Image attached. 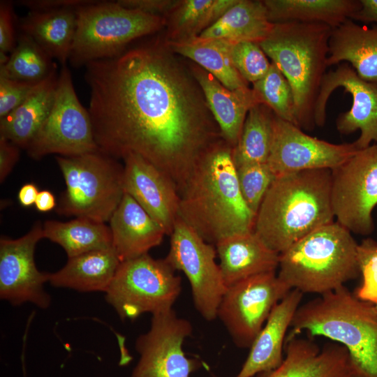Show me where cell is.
Returning a JSON list of instances; mask_svg holds the SVG:
<instances>
[{
  "instance_id": "obj_36",
  "label": "cell",
  "mask_w": 377,
  "mask_h": 377,
  "mask_svg": "<svg viewBox=\"0 0 377 377\" xmlns=\"http://www.w3.org/2000/svg\"><path fill=\"white\" fill-rule=\"evenodd\" d=\"M236 169L243 199L248 207L256 216L276 175L267 163L244 165Z\"/></svg>"
},
{
  "instance_id": "obj_20",
  "label": "cell",
  "mask_w": 377,
  "mask_h": 377,
  "mask_svg": "<svg viewBox=\"0 0 377 377\" xmlns=\"http://www.w3.org/2000/svg\"><path fill=\"white\" fill-rule=\"evenodd\" d=\"M303 295L300 290L292 289L275 305L236 377H253L281 364L286 334L301 305Z\"/></svg>"
},
{
  "instance_id": "obj_16",
  "label": "cell",
  "mask_w": 377,
  "mask_h": 377,
  "mask_svg": "<svg viewBox=\"0 0 377 377\" xmlns=\"http://www.w3.org/2000/svg\"><path fill=\"white\" fill-rule=\"evenodd\" d=\"M43 237V226L36 222L17 239H0V297L13 306L26 302L47 309L51 302L44 284L50 273L39 271L34 261L37 243Z\"/></svg>"
},
{
  "instance_id": "obj_29",
  "label": "cell",
  "mask_w": 377,
  "mask_h": 377,
  "mask_svg": "<svg viewBox=\"0 0 377 377\" xmlns=\"http://www.w3.org/2000/svg\"><path fill=\"white\" fill-rule=\"evenodd\" d=\"M272 23H322L332 29L352 18L360 0H263Z\"/></svg>"
},
{
  "instance_id": "obj_4",
  "label": "cell",
  "mask_w": 377,
  "mask_h": 377,
  "mask_svg": "<svg viewBox=\"0 0 377 377\" xmlns=\"http://www.w3.org/2000/svg\"><path fill=\"white\" fill-rule=\"evenodd\" d=\"M286 339L306 331L344 346L355 377H377V311L345 286L297 309Z\"/></svg>"
},
{
  "instance_id": "obj_13",
  "label": "cell",
  "mask_w": 377,
  "mask_h": 377,
  "mask_svg": "<svg viewBox=\"0 0 377 377\" xmlns=\"http://www.w3.org/2000/svg\"><path fill=\"white\" fill-rule=\"evenodd\" d=\"M290 290L276 272L247 278L226 288L217 318L236 346L250 348L273 308Z\"/></svg>"
},
{
  "instance_id": "obj_10",
  "label": "cell",
  "mask_w": 377,
  "mask_h": 377,
  "mask_svg": "<svg viewBox=\"0 0 377 377\" xmlns=\"http://www.w3.org/2000/svg\"><path fill=\"white\" fill-rule=\"evenodd\" d=\"M39 160L50 154L71 157L98 151L89 110L79 101L71 71L61 66L52 109L27 148Z\"/></svg>"
},
{
  "instance_id": "obj_32",
  "label": "cell",
  "mask_w": 377,
  "mask_h": 377,
  "mask_svg": "<svg viewBox=\"0 0 377 377\" xmlns=\"http://www.w3.org/2000/svg\"><path fill=\"white\" fill-rule=\"evenodd\" d=\"M237 0H179L166 17L170 41H184L198 37L218 21Z\"/></svg>"
},
{
  "instance_id": "obj_25",
  "label": "cell",
  "mask_w": 377,
  "mask_h": 377,
  "mask_svg": "<svg viewBox=\"0 0 377 377\" xmlns=\"http://www.w3.org/2000/svg\"><path fill=\"white\" fill-rule=\"evenodd\" d=\"M77 10L29 11L20 20V32L30 36L52 59L67 64L76 29Z\"/></svg>"
},
{
  "instance_id": "obj_43",
  "label": "cell",
  "mask_w": 377,
  "mask_h": 377,
  "mask_svg": "<svg viewBox=\"0 0 377 377\" xmlns=\"http://www.w3.org/2000/svg\"><path fill=\"white\" fill-rule=\"evenodd\" d=\"M20 148L0 136V182H3L20 158Z\"/></svg>"
},
{
  "instance_id": "obj_19",
  "label": "cell",
  "mask_w": 377,
  "mask_h": 377,
  "mask_svg": "<svg viewBox=\"0 0 377 377\" xmlns=\"http://www.w3.org/2000/svg\"><path fill=\"white\" fill-rule=\"evenodd\" d=\"M285 355L276 369L258 377H355L346 348L329 343L320 348L311 339H286Z\"/></svg>"
},
{
  "instance_id": "obj_27",
  "label": "cell",
  "mask_w": 377,
  "mask_h": 377,
  "mask_svg": "<svg viewBox=\"0 0 377 377\" xmlns=\"http://www.w3.org/2000/svg\"><path fill=\"white\" fill-rule=\"evenodd\" d=\"M274 24L270 22L263 1L237 0L218 21L205 30L201 39L260 43L269 37Z\"/></svg>"
},
{
  "instance_id": "obj_2",
  "label": "cell",
  "mask_w": 377,
  "mask_h": 377,
  "mask_svg": "<svg viewBox=\"0 0 377 377\" xmlns=\"http://www.w3.org/2000/svg\"><path fill=\"white\" fill-rule=\"evenodd\" d=\"M179 218L215 246L253 231L256 215L242 195L232 147L223 139L198 161L179 191Z\"/></svg>"
},
{
  "instance_id": "obj_14",
  "label": "cell",
  "mask_w": 377,
  "mask_h": 377,
  "mask_svg": "<svg viewBox=\"0 0 377 377\" xmlns=\"http://www.w3.org/2000/svg\"><path fill=\"white\" fill-rule=\"evenodd\" d=\"M192 332L191 323L172 309L153 314L149 330L135 341L140 357L130 377H190L202 365L183 350Z\"/></svg>"
},
{
  "instance_id": "obj_37",
  "label": "cell",
  "mask_w": 377,
  "mask_h": 377,
  "mask_svg": "<svg viewBox=\"0 0 377 377\" xmlns=\"http://www.w3.org/2000/svg\"><path fill=\"white\" fill-rule=\"evenodd\" d=\"M228 49L234 66L248 83L261 79L270 67L271 63L258 43L228 41Z\"/></svg>"
},
{
  "instance_id": "obj_5",
  "label": "cell",
  "mask_w": 377,
  "mask_h": 377,
  "mask_svg": "<svg viewBox=\"0 0 377 377\" xmlns=\"http://www.w3.org/2000/svg\"><path fill=\"white\" fill-rule=\"evenodd\" d=\"M332 30L322 23H275L269 37L259 43L289 82L297 126L305 131L316 126V105L328 67Z\"/></svg>"
},
{
  "instance_id": "obj_12",
  "label": "cell",
  "mask_w": 377,
  "mask_h": 377,
  "mask_svg": "<svg viewBox=\"0 0 377 377\" xmlns=\"http://www.w3.org/2000/svg\"><path fill=\"white\" fill-rule=\"evenodd\" d=\"M215 246L205 241L179 218L170 234L165 260L182 271L189 281L195 308L207 321L217 318L218 309L226 290Z\"/></svg>"
},
{
  "instance_id": "obj_6",
  "label": "cell",
  "mask_w": 377,
  "mask_h": 377,
  "mask_svg": "<svg viewBox=\"0 0 377 377\" xmlns=\"http://www.w3.org/2000/svg\"><path fill=\"white\" fill-rule=\"evenodd\" d=\"M357 246L351 232L333 221L281 253L277 276L303 294L332 292L360 274Z\"/></svg>"
},
{
  "instance_id": "obj_11",
  "label": "cell",
  "mask_w": 377,
  "mask_h": 377,
  "mask_svg": "<svg viewBox=\"0 0 377 377\" xmlns=\"http://www.w3.org/2000/svg\"><path fill=\"white\" fill-rule=\"evenodd\" d=\"M331 172L337 222L350 232L371 234L374 230L372 212L377 205V143L359 149Z\"/></svg>"
},
{
  "instance_id": "obj_28",
  "label": "cell",
  "mask_w": 377,
  "mask_h": 377,
  "mask_svg": "<svg viewBox=\"0 0 377 377\" xmlns=\"http://www.w3.org/2000/svg\"><path fill=\"white\" fill-rule=\"evenodd\" d=\"M57 71L23 103L0 119V136L20 149L29 145L45 121L52 109L57 87Z\"/></svg>"
},
{
  "instance_id": "obj_15",
  "label": "cell",
  "mask_w": 377,
  "mask_h": 377,
  "mask_svg": "<svg viewBox=\"0 0 377 377\" xmlns=\"http://www.w3.org/2000/svg\"><path fill=\"white\" fill-rule=\"evenodd\" d=\"M339 87L351 95L353 102L350 110L337 118L339 133L348 135L360 130V135L355 141L359 149L369 147L372 142L377 143V80L362 79L348 63L338 64L323 77L316 105V126L325 125L327 101Z\"/></svg>"
},
{
  "instance_id": "obj_35",
  "label": "cell",
  "mask_w": 377,
  "mask_h": 377,
  "mask_svg": "<svg viewBox=\"0 0 377 377\" xmlns=\"http://www.w3.org/2000/svg\"><path fill=\"white\" fill-rule=\"evenodd\" d=\"M252 89L260 104L267 106L276 117L297 126L291 86L274 64L271 63L267 73L253 83Z\"/></svg>"
},
{
  "instance_id": "obj_41",
  "label": "cell",
  "mask_w": 377,
  "mask_h": 377,
  "mask_svg": "<svg viewBox=\"0 0 377 377\" xmlns=\"http://www.w3.org/2000/svg\"><path fill=\"white\" fill-rule=\"evenodd\" d=\"M124 7L166 19L179 0H118Z\"/></svg>"
},
{
  "instance_id": "obj_47",
  "label": "cell",
  "mask_w": 377,
  "mask_h": 377,
  "mask_svg": "<svg viewBox=\"0 0 377 377\" xmlns=\"http://www.w3.org/2000/svg\"><path fill=\"white\" fill-rule=\"evenodd\" d=\"M374 306H375V308H376V309L377 311V304H374Z\"/></svg>"
},
{
  "instance_id": "obj_44",
  "label": "cell",
  "mask_w": 377,
  "mask_h": 377,
  "mask_svg": "<svg viewBox=\"0 0 377 377\" xmlns=\"http://www.w3.org/2000/svg\"><path fill=\"white\" fill-rule=\"evenodd\" d=\"M360 8L353 15L351 20L365 24H377V0H360Z\"/></svg>"
},
{
  "instance_id": "obj_8",
  "label": "cell",
  "mask_w": 377,
  "mask_h": 377,
  "mask_svg": "<svg viewBox=\"0 0 377 377\" xmlns=\"http://www.w3.org/2000/svg\"><path fill=\"white\" fill-rule=\"evenodd\" d=\"M55 158L66 186L57 212L101 223L110 221L124 194V166L99 150Z\"/></svg>"
},
{
  "instance_id": "obj_22",
  "label": "cell",
  "mask_w": 377,
  "mask_h": 377,
  "mask_svg": "<svg viewBox=\"0 0 377 377\" xmlns=\"http://www.w3.org/2000/svg\"><path fill=\"white\" fill-rule=\"evenodd\" d=\"M109 221L112 247L121 262L148 253L161 244L166 235L163 228L126 193Z\"/></svg>"
},
{
  "instance_id": "obj_33",
  "label": "cell",
  "mask_w": 377,
  "mask_h": 377,
  "mask_svg": "<svg viewBox=\"0 0 377 377\" xmlns=\"http://www.w3.org/2000/svg\"><path fill=\"white\" fill-rule=\"evenodd\" d=\"M275 114L263 104L248 112L237 145L232 148L235 167L267 163L272 145Z\"/></svg>"
},
{
  "instance_id": "obj_24",
  "label": "cell",
  "mask_w": 377,
  "mask_h": 377,
  "mask_svg": "<svg viewBox=\"0 0 377 377\" xmlns=\"http://www.w3.org/2000/svg\"><path fill=\"white\" fill-rule=\"evenodd\" d=\"M343 61L362 79L377 80V24L369 27L348 19L332 29L327 64L329 67Z\"/></svg>"
},
{
  "instance_id": "obj_40",
  "label": "cell",
  "mask_w": 377,
  "mask_h": 377,
  "mask_svg": "<svg viewBox=\"0 0 377 377\" xmlns=\"http://www.w3.org/2000/svg\"><path fill=\"white\" fill-rule=\"evenodd\" d=\"M13 4L10 1H0V54L8 56L17 43Z\"/></svg>"
},
{
  "instance_id": "obj_7",
  "label": "cell",
  "mask_w": 377,
  "mask_h": 377,
  "mask_svg": "<svg viewBox=\"0 0 377 377\" xmlns=\"http://www.w3.org/2000/svg\"><path fill=\"white\" fill-rule=\"evenodd\" d=\"M166 26V19L120 5L94 0L77 10L76 29L68 62L73 67L112 58L134 40Z\"/></svg>"
},
{
  "instance_id": "obj_30",
  "label": "cell",
  "mask_w": 377,
  "mask_h": 377,
  "mask_svg": "<svg viewBox=\"0 0 377 377\" xmlns=\"http://www.w3.org/2000/svg\"><path fill=\"white\" fill-rule=\"evenodd\" d=\"M164 40L173 53L192 60L229 89L249 87L248 82L240 75L231 61L228 40L201 39L198 37L184 41H170L165 38Z\"/></svg>"
},
{
  "instance_id": "obj_3",
  "label": "cell",
  "mask_w": 377,
  "mask_h": 377,
  "mask_svg": "<svg viewBox=\"0 0 377 377\" xmlns=\"http://www.w3.org/2000/svg\"><path fill=\"white\" fill-rule=\"evenodd\" d=\"M332 172L308 170L277 175L256 214L253 232L281 253L334 221Z\"/></svg>"
},
{
  "instance_id": "obj_23",
  "label": "cell",
  "mask_w": 377,
  "mask_h": 377,
  "mask_svg": "<svg viewBox=\"0 0 377 377\" xmlns=\"http://www.w3.org/2000/svg\"><path fill=\"white\" fill-rule=\"evenodd\" d=\"M215 248L226 288L258 274L276 272L279 267V253L253 231L228 237Z\"/></svg>"
},
{
  "instance_id": "obj_9",
  "label": "cell",
  "mask_w": 377,
  "mask_h": 377,
  "mask_svg": "<svg viewBox=\"0 0 377 377\" xmlns=\"http://www.w3.org/2000/svg\"><path fill=\"white\" fill-rule=\"evenodd\" d=\"M165 259L149 253L120 263L105 300L122 320L170 310L181 290V278Z\"/></svg>"
},
{
  "instance_id": "obj_46",
  "label": "cell",
  "mask_w": 377,
  "mask_h": 377,
  "mask_svg": "<svg viewBox=\"0 0 377 377\" xmlns=\"http://www.w3.org/2000/svg\"><path fill=\"white\" fill-rule=\"evenodd\" d=\"M56 199L54 194L47 190L38 192L35 206L38 211L47 212L57 207Z\"/></svg>"
},
{
  "instance_id": "obj_34",
  "label": "cell",
  "mask_w": 377,
  "mask_h": 377,
  "mask_svg": "<svg viewBox=\"0 0 377 377\" xmlns=\"http://www.w3.org/2000/svg\"><path fill=\"white\" fill-rule=\"evenodd\" d=\"M57 71L52 59L29 36L20 32L8 61L0 65V76L27 82H41Z\"/></svg>"
},
{
  "instance_id": "obj_38",
  "label": "cell",
  "mask_w": 377,
  "mask_h": 377,
  "mask_svg": "<svg viewBox=\"0 0 377 377\" xmlns=\"http://www.w3.org/2000/svg\"><path fill=\"white\" fill-rule=\"evenodd\" d=\"M357 262L362 276L355 295L360 300L377 304V242L371 238L357 246Z\"/></svg>"
},
{
  "instance_id": "obj_26",
  "label": "cell",
  "mask_w": 377,
  "mask_h": 377,
  "mask_svg": "<svg viewBox=\"0 0 377 377\" xmlns=\"http://www.w3.org/2000/svg\"><path fill=\"white\" fill-rule=\"evenodd\" d=\"M121 261L113 247L69 258L59 271L50 273V283L80 292H105Z\"/></svg>"
},
{
  "instance_id": "obj_17",
  "label": "cell",
  "mask_w": 377,
  "mask_h": 377,
  "mask_svg": "<svg viewBox=\"0 0 377 377\" xmlns=\"http://www.w3.org/2000/svg\"><path fill=\"white\" fill-rule=\"evenodd\" d=\"M358 150L355 142L334 144L320 140L276 116L267 163L276 176L308 170H332Z\"/></svg>"
},
{
  "instance_id": "obj_1",
  "label": "cell",
  "mask_w": 377,
  "mask_h": 377,
  "mask_svg": "<svg viewBox=\"0 0 377 377\" xmlns=\"http://www.w3.org/2000/svg\"><path fill=\"white\" fill-rule=\"evenodd\" d=\"M85 68L99 151L115 158L140 156L179 193L198 161L222 139L191 73L161 37Z\"/></svg>"
},
{
  "instance_id": "obj_21",
  "label": "cell",
  "mask_w": 377,
  "mask_h": 377,
  "mask_svg": "<svg viewBox=\"0 0 377 377\" xmlns=\"http://www.w3.org/2000/svg\"><path fill=\"white\" fill-rule=\"evenodd\" d=\"M190 72L199 84L222 139L234 148L249 110L260 104L252 88L231 90L197 64Z\"/></svg>"
},
{
  "instance_id": "obj_39",
  "label": "cell",
  "mask_w": 377,
  "mask_h": 377,
  "mask_svg": "<svg viewBox=\"0 0 377 377\" xmlns=\"http://www.w3.org/2000/svg\"><path fill=\"white\" fill-rule=\"evenodd\" d=\"M44 81L27 82L0 76V119L23 103Z\"/></svg>"
},
{
  "instance_id": "obj_45",
  "label": "cell",
  "mask_w": 377,
  "mask_h": 377,
  "mask_svg": "<svg viewBox=\"0 0 377 377\" xmlns=\"http://www.w3.org/2000/svg\"><path fill=\"white\" fill-rule=\"evenodd\" d=\"M38 192V188L34 184H24L20 188L17 195L20 205L25 207L35 205Z\"/></svg>"
},
{
  "instance_id": "obj_42",
  "label": "cell",
  "mask_w": 377,
  "mask_h": 377,
  "mask_svg": "<svg viewBox=\"0 0 377 377\" xmlns=\"http://www.w3.org/2000/svg\"><path fill=\"white\" fill-rule=\"evenodd\" d=\"M94 0H20L16 3L30 11H43L62 8H75L91 3Z\"/></svg>"
},
{
  "instance_id": "obj_18",
  "label": "cell",
  "mask_w": 377,
  "mask_h": 377,
  "mask_svg": "<svg viewBox=\"0 0 377 377\" xmlns=\"http://www.w3.org/2000/svg\"><path fill=\"white\" fill-rule=\"evenodd\" d=\"M124 193L131 195L170 235L179 219L180 197L173 182L138 155L124 158Z\"/></svg>"
},
{
  "instance_id": "obj_31",
  "label": "cell",
  "mask_w": 377,
  "mask_h": 377,
  "mask_svg": "<svg viewBox=\"0 0 377 377\" xmlns=\"http://www.w3.org/2000/svg\"><path fill=\"white\" fill-rule=\"evenodd\" d=\"M43 230V237L60 245L68 258L112 247L110 226L87 218L77 217L67 222L48 220Z\"/></svg>"
}]
</instances>
